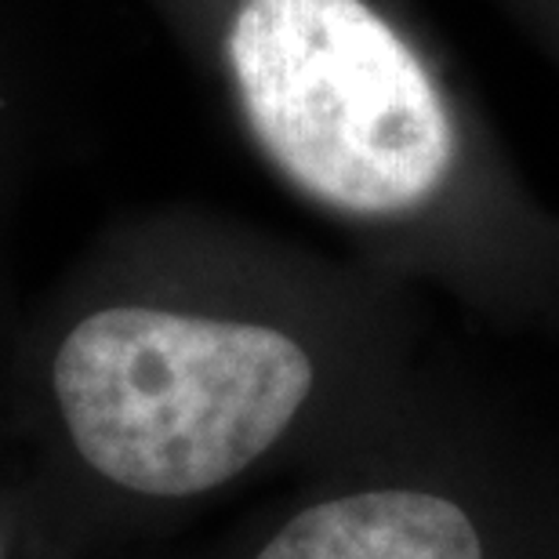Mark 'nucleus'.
<instances>
[{
    "label": "nucleus",
    "instance_id": "f257e3e1",
    "mask_svg": "<svg viewBox=\"0 0 559 559\" xmlns=\"http://www.w3.org/2000/svg\"><path fill=\"white\" fill-rule=\"evenodd\" d=\"M429 364L407 284L240 248L200 284L84 301L26 378L48 484L95 516L197 509L301 473Z\"/></svg>",
    "mask_w": 559,
    "mask_h": 559
},
{
    "label": "nucleus",
    "instance_id": "f03ea898",
    "mask_svg": "<svg viewBox=\"0 0 559 559\" xmlns=\"http://www.w3.org/2000/svg\"><path fill=\"white\" fill-rule=\"evenodd\" d=\"M222 59L262 160L378 273L559 338V211L389 0H229Z\"/></svg>",
    "mask_w": 559,
    "mask_h": 559
},
{
    "label": "nucleus",
    "instance_id": "7ed1b4c3",
    "mask_svg": "<svg viewBox=\"0 0 559 559\" xmlns=\"http://www.w3.org/2000/svg\"><path fill=\"white\" fill-rule=\"evenodd\" d=\"M215 559H559V440L498 385L429 360Z\"/></svg>",
    "mask_w": 559,
    "mask_h": 559
},
{
    "label": "nucleus",
    "instance_id": "20e7f679",
    "mask_svg": "<svg viewBox=\"0 0 559 559\" xmlns=\"http://www.w3.org/2000/svg\"><path fill=\"white\" fill-rule=\"evenodd\" d=\"M559 73V0H490Z\"/></svg>",
    "mask_w": 559,
    "mask_h": 559
},
{
    "label": "nucleus",
    "instance_id": "39448f33",
    "mask_svg": "<svg viewBox=\"0 0 559 559\" xmlns=\"http://www.w3.org/2000/svg\"><path fill=\"white\" fill-rule=\"evenodd\" d=\"M0 559H11V531L4 527V520H0Z\"/></svg>",
    "mask_w": 559,
    "mask_h": 559
}]
</instances>
